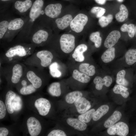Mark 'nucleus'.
I'll list each match as a JSON object with an SVG mask.
<instances>
[{"label": "nucleus", "instance_id": "1", "mask_svg": "<svg viewBox=\"0 0 136 136\" xmlns=\"http://www.w3.org/2000/svg\"><path fill=\"white\" fill-rule=\"evenodd\" d=\"M4 43V51L0 55L1 64L20 61L32 54L37 47L30 43L13 40Z\"/></svg>", "mask_w": 136, "mask_h": 136}, {"label": "nucleus", "instance_id": "2", "mask_svg": "<svg viewBox=\"0 0 136 136\" xmlns=\"http://www.w3.org/2000/svg\"><path fill=\"white\" fill-rule=\"evenodd\" d=\"M43 0H36L27 14V21L24 26L14 40L18 42H28L32 28L41 20L44 14Z\"/></svg>", "mask_w": 136, "mask_h": 136}, {"label": "nucleus", "instance_id": "3", "mask_svg": "<svg viewBox=\"0 0 136 136\" xmlns=\"http://www.w3.org/2000/svg\"><path fill=\"white\" fill-rule=\"evenodd\" d=\"M56 57L51 50H42L34 52L24 59L23 63L26 65L44 70L54 61Z\"/></svg>", "mask_w": 136, "mask_h": 136}, {"label": "nucleus", "instance_id": "4", "mask_svg": "<svg viewBox=\"0 0 136 136\" xmlns=\"http://www.w3.org/2000/svg\"><path fill=\"white\" fill-rule=\"evenodd\" d=\"M26 65L20 61L0 64V75H3L11 84L19 83L24 76Z\"/></svg>", "mask_w": 136, "mask_h": 136}, {"label": "nucleus", "instance_id": "5", "mask_svg": "<svg viewBox=\"0 0 136 136\" xmlns=\"http://www.w3.org/2000/svg\"><path fill=\"white\" fill-rule=\"evenodd\" d=\"M24 76L36 89L42 85L44 79L48 76V74L44 69L26 65Z\"/></svg>", "mask_w": 136, "mask_h": 136}, {"label": "nucleus", "instance_id": "6", "mask_svg": "<svg viewBox=\"0 0 136 136\" xmlns=\"http://www.w3.org/2000/svg\"><path fill=\"white\" fill-rule=\"evenodd\" d=\"M40 20L33 27L28 38V42L37 47L44 46L48 40L49 34L41 27Z\"/></svg>", "mask_w": 136, "mask_h": 136}, {"label": "nucleus", "instance_id": "7", "mask_svg": "<svg viewBox=\"0 0 136 136\" xmlns=\"http://www.w3.org/2000/svg\"><path fill=\"white\" fill-rule=\"evenodd\" d=\"M27 19L26 15L24 17L12 18L11 19L7 31L2 40L4 43L9 42L13 40L15 37L23 27Z\"/></svg>", "mask_w": 136, "mask_h": 136}, {"label": "nucleus", "instance_id": "8", "mask_svg": "<svg viewBox=\"0 0 136 136\" xmlns=\"http://www.w3.org/2000/svg\"><path fill=\"white\" fill-rule=\"evenodd\" d=\"M75 38L73 35L69 34L62 35L59 39L60 49L65 54L72 52L75 47Z\"/></svg>", "mask_w": 136, "mask_h": 136}, {"label": "nucleus", "instance_id": "9", "mask_svg": "<svg viewBox=\"0 0 136 136\" xmlns=\"http://www.w3.org/2000/svg\"><path fill=\"white\" fill-rule=\"evenodd\" d=\"M87 16L82 13L77 15L72 20L70 25L71 29L77 33H80L83 30L88 21Z\"/></svg>", "mask_w": 136, "mask_h": 136}, {"label": "nucleus", "instance_id": "10", "mask_svg": "<svg viewBox=\"0 0 136 136\" xmlns=\"http://www.w3.org/2000/svg\"><path fill=\"white\" fill-rule=\"evenodd\" d=\"M107 131L111 135L126 136L128 133L129 129L127 124L123 122H120L108 128Z\"/></svg>", "mask_w": 136, "mask_h": 136}, {"label": "nucleus", "instance_id": "11", "mask_svg": "<svg viewBox=\"0 0 136 136\" xmlns=\"http://www.w3.org/2000/svg\"><path fill=\"white\" fill-rule=\"evenodd\" d=\"M26 123L30 136H37L40 134L42 126L38 119L34 117H30L27 119Z\"/></svg>", "mask_w": 136, "mask_h": 136}, {"label": "nucleus", "instance_id": "12", "mask_svg": "<svg viewBox=\"0 0 136 136\" xmlns=\"http://www.w3.org/2000/svg\"><path fill=\"white\" fill-rule=\"evenodd\" d=\"M35 106L39 114L42 116L46 115L48 113L51 108L49 101L46 99L41 98L35 101Z\"/></svg>", "mask_w": 136, "mask_h": 136}, {"label": "nucleus", "instance_id": "13", "mask_svg": "<svg viewBox=\"0 0 136 136\" xmlns=\"http://www.w3.org/2000/svg\"><path fill=\"white\" fill-rule=\"evenodd\" d=\"M33 4L31 0L24 1L18 0L14 5L15 12L20 15H26L31 8Z\"/></svg>", "mask_w": 136, "mask_h": 136}, {"label": "nucleus", "instance_id": "14", "mask_svg": "<svg viewBox=\"0 0 136 136\" xmlns=\"http://www.w3.org/2000/svg\"><path fill=\"white\" fill-rule=\"evenodd\" d=\"M62 8L61 5L59 3L49 4L43 10V15L51 18H56L61 13Z\"/></svg>", "mask_w": 136, "mask_h": 136}, {"label": "nucleus", "instance_id": "15", "mask_svg": "<svg viewBox=\"0 0 136 136\" xmlns=\"http://www.w3.org/2000/svg\"><path fill=\"white\" fill-rule=\"evenodd\" d=\"M4 14H1L0 22V39L2 41L6 33L10 21L12 18L11 15Z\"/></svg>", "mask_w": 136, "mask_h": 136}, {"label": "nucleus", "instance_id": "16", "mask_svg": "<svg viewBox=\"0 0 136 136\" xmlns=\"http://www.w3.org/2000/svg\"><path fill=\"white\" fill-rule=\"evenodd\" d=\"M75 105L78 112L83 114L88 111L91 107L90 102L85 98L81 97L74 103Z\"/></svg>", "mask_w": 136, "mask_h": 136}, {"label": "nucleus", "instance_id": "17", "mask_svg": "<svg viewBox=\"0 0 136 136\" xmlns=\"http://www.w3.org/2000/svg\"><path fill=\"white\" fill-rule=\"evenodd\" d=\"M87 47L84 44H81L78 46L75 49L72 55V58L75 60L79 62H82L85 58L84 53L87 50Z\"/></svg>", "mask_w": 136, "mask_h": 136}, {"label": "nucleus", "instance_id": "18", "mask_svg": "<svg viewBox=\"0 0 136 136\" xmlns=\"http://www.w3.org/2000/svg\"><path fill=\"white\" fill-rule=\"evenodd\" d=\"M121 37L120 32L117 30L112 31L106 38L104 43V46L108 48L113 47L117 43Z\"/></svg>", "mask_w": 136, "mask_h": 136}, {"label": "nucleus", "instance_id": "19", "mask_svg": "<svg viewBox=\"0 0 136 136\" xmlns=\"http://www.w3.org/2000/svg\"><path fill=\"white\" fill-rule=\"evenodd\" d=\"M111 77L109 76H106L103 78L99 76L96 77L94 79L93 82L95 84L96 89L98 90H101L103 85L107 87L110 86L112 83Z\"/></svg>", "mask_w": 136, "mask_h": 136}, {"label": "nucleus", "instance_id": "20", "mask_svg": "<svg viewBox=\"0 0 136 136\" xmlns=\"http://www.w3.org/2000/svg\"><path fill=\"white\" fill-rule=\"evenodd\" d=\"M27 81L28 80L24 76L20 81L22 87L20 89L19 92L22 95L30 94L35 92L37 89L31 83L28 84Z\"/></svg>", "mask_w": 136, "mask_h": 136}, {"label": "nucleus", "instance_id": "21", "mask_svg": "<svg viewBox=\"0 0 136 136\" xmlns=\"http://www.w3.org/2000/svg\"><path fill=\"white\" fill-rule=\"evenodd\" d=\"M72 20V17L71 15L67 14L61 18L57 19L55 22L59 29L63 30L70 25Z\"/></svg>", "mask_w": 136, "mask_h": 136}, {"label": "nucleus", "instance_id": "22", "mask_svg": "<svg viewBox=\"0 0 136 136\" xmlns=\"http://www.w3.org/2000/svg\"><path fill=\"white\" fill-rule=\"evenodd\" d=\"M66 122L69 125L79 131H84L87 128V125L86 123L78 119L69 118L67 119Z\"/></svg>", "mask_w": 136, "mask_h": 136}, {"label": "nucleus", "instance_id": "23", "mask_svg": "<svg viewBox=\"0 0 136 136\" xmlns=\"http://www.w3.org/2000/svg\"><path fill=\"white\" fill-rule=\"evenodd\" d=\"M122 116L121 113L119 111H116L113 114L104 122V126L106 128L111 126L121 119Z\"/></svg>", "mask_w": 136, "mask_h": 136}, {"label": "nucleus", "instance_id": "24", "mask_svg": "<svg viewBox=\"0 0 136 136\" xmlns=\"http://www.w3.org/2000/svg\"><path fill=\"white\" fill-rule=\"evenodd\" d=\"M72 76L74 79L82 83H87L90 80V78L89 76L80 72L77 69L73 70Z\"/></svg>", "mask_w": 136, "mask_h": 136}, {"label": "nucleus", "instance_id": "25", "mask_svg": "<svg viewBox=\"0 0 136 136\" xmlns=\"http://www.w3.org/2000/svg\"><path fill=\"white\" fill-rule=\"evenodd\" d=\"M78 70L89 76H93L95 73L94 66L87 63L81 62L79 65Z\"/></svg>", "mask_w": 136, "mask_h": 136}, {"label": "nucleus", "instance_id": "26", "mask_svg": "<svg viewBox=\"0 0 136 136\" xmlns=\"http://www.w3.org/2000/svg\"><path fill=\"white\" fill-rule=\"evenodd\" d=\"M16 96L15 93L12 90H9L7 93L5 97V105L8 113L12 114L14 112L11 103L13 100Z\"/></svg>", "mask_w": 136, "mask_h": 136}, {"label": "nucleus", "instance_id": "27", "mask_svg": "<svg viewBox=\"0 0 136 136\" xmlns=\"http://www.w3.org/2000/svg\"><path fill=\"white\" fill-rule=\"evenodd\" d=\"M109 107L107 105H104L99 107L94 112L92 117V119L96 121L99 120L109 111Z\"/></svg>", "mask_w": 136, "mask_h": 136}, {"label": "nucleus", "instance_id": "28", "mask_svg": "<svg viewBox=\"0 0 136 136\" xmlns=\"http://www.w3.org/2000/svg\"><path fill=\"white\" fill-rule=\"evenodd\" d=\"M115 56V49L114 47L108 48L101 56L102 61L105 63L109 62L114 59Z\"/></svg>", "mask_w": 136, "mask_h": 136}, {"label": "nucleus", "instance_id": "29", "mask_svg": "<svg viewBox=\"0 0 136 136\" xmlns=\"http://www.w3.org/2000/svg\"><path fill=\"white\" fill-rule=\"evenodd\" d=\"M119 9V12L115 15V18L118 22H122L127 18L128 12L126 7L123 4H121L120 6Z\"/></svg>", "mask_w": 136, "mask_h": 136}, {"label": "nucleus", "instance_id": "30", "mask_svg": "<svg viewBox=\"0 0 136 136\" xmlns=\"http://www.w3.org/2000/svg\"><path fill=\"white\" fill-rule=\"evenodd\" d=\"M48 91L49 93L53 96H60L61 94L60 83L58 82L52 83L49 86Z\"/></svg>", "mask_w": 136, "mask_h": 136}, {"label": "nucleus", "instance_id": "31", "mask_svg": "<svg viewBox=\"0 0 136 136\" xmlns=\"http://www.w3.org/2000/svg\"><path fill=\"white\" fill-rule=\"evenodd\" d=\"M82 93L79 91H74L68 93L66 96L65 99L68 104H72L79 97H82Z\"/></svg>", "mask_w": 136, "mask_h": 136}, {"label": "nucleus", "instance_id": "32", "mask_svg": "<svg viewBox=\"0 0 136 136\" xmlns=\"http://www.w3.org/2000/svg\"><path fill=\"white\" fill-rule=\"evenodd\" d=\"M126 63L132 65L136 62V49H131L128 50L125 55Z\"/></svg>", "mask_w": 136, "mask_h": 136}, {"label": "nucleus", "instance_id": "33", "mask_svg": "<svg viewBox=\"0 0 136 136\" xmlns=\"http://www.w3.org/2000/svg\"><path fill=\"white\" fill-rule=\"evenodd\" d=\"M128 88L120 85H115L113 89L114 93L116 94H121L124 98H127L129 95V92L127 91Z\"/></svg>", "mask_w": 136, "mask_h": 136}, {"label": "nucleus", "instance_id": "34", "mask_svg": "<svg viewBox=\"0 0 136 136\" xmlns=\"http://www.w3.org/2000/svg\"><path fill=\"white\" fill-rule=\"evenodd\" d=\"M125 73L124 70H122L118 73L116 75V82L118 84L124 86L128 85V81L125 78Z\"/></svg>", "mask_w": 136, "mask_h": 136}, {"label": "nucleus", "instance_id": "35", "mask_svg": "<svg viewBox=\"0 0 136 136\" xmlns=\"http://www.w3.org/2000/svg\"><path fill=\"white\" fill-rule=\"evenodd\" d=\"M121 30L122 32H127L129 36L133 37L135 34V27L134 24H130L128 25L125 23L121 27Z\"/></svg>", "mask_w": 136, "mask_h": 136}, {"label": "nucleus", "instance_id": "36", "mask_svg": "<svg viewBox=\"0 0 136 136\" xmlns=\"http://www.w3.org/2000/svg\"><path fill=\"white\" fill-rule=\"evenodd\" d=\"M95 111V110L94 109L88 110L85 113L79 115L78 117V119L83 122L88 123L90 121L92 118Z\"/></svg>", "mask_w": 136, "mask_h": 136}, {"label": "nucleus", "instance_id": "37", "mask_svg": "<svg viewBox=\"0 0 136 136\" xmlns=\"http://www.w3.org/2000/svg\"><path fill=\"white\" fill-rule=\"evenodd\" d=\"M89 39L91 41L94 43L96 47L98 48L100 46L102 39L100 36V33L99 31L92 33L90 36Z\"/></svg>", "mask_w": 136, "mask_h": 136}, {"label": "nucleus", "instance_id": "38", "mask_svg": "<svg viewBox=\"0 0 136 136\" xmlns=\"http://www.w3.org/2000/svg\"><path fill=\"white\" fill-rule=\"evenodd\" d=\"M113 18V16L111 14H109L107 16H103L99 18L98 22L101 27H105L111 22Z\"/></svg>", "mask_w": 136, "mask_h": 136}, {"label": "nucleus", "instance_id": "39", "mask_svg": "<svg viewBox=\"0 0 136 136\" xmlns=\"http://www.w3.org/2000/svg\"><path fill=\"white\" fill-rule=\"evenodd\" d=\"M106 12L105 9L98 7H93L91 10V12L94 14L97 18H99L103 16Z\"/></svg>", "mask_w": 136, "mask_h": 136}, {"label": "nucleus", "instance_id": "40", "mask_svg": "<svg viewBox=\"0 0 136 136\" xmlns=\"http://www.w3.org/2000/svg\"><path fill=\"white\" fill-rule=\"evenodd\" d=\"M48 136H66V135L63 131L59 129H55L51 131Z\"/></svg>", "mask_w": 136, "mask_h": 136}, {"label": "nucleus", "instance_id": "41", "mask_svg": "<svg viewBox=\"0 0 136 136\" xmlns=\"http://www.w3.org/2000/svg\"><path fill=\"white\" fill-rule=\"evenodd\" d=\"M6 109L5 105L2 100H0V119H2L5 117L6 114Z\"/></svg>", "mask_w": 136, "mask_h": 136}, {"label": "nucleus", "instance_id": "42", "mask_svg": "<svg viewBox=\"0 0 136 136\" xmlns=\"http://www.w3.org/2000/svg\"><path fill=\"white\" fill-rule=\"evenodd\" d=\"M9 131L5 127H0V136H6L9 133Z\"/></svg>", "mask_w": 136, "mask_h": 136}, {"label": "nucleus", "instance_id": "43", "mask_svg": "<svg viewBox=\"0 0 136 136\" xmlns=\"http://www.w3.org/2000/svg\"><path fill=\"white\" fill-rule=\"evenodd\" d=\"M95 2L98 4L103 5L106 2V0H94Z\"/></svg>", "mask_w": 136, "mask_h": 136}, {"label": "nucleus", "instance_id": "44", "mask_svg": "<svg viewBox=\"0 0 136 136\" xmlns=\"http://www.w3.org/2000/svg\"><path fill=\"white\" fill-rule=\"evenodd\" d=\"M118 2H122L123 0H117Z\"/></svg>", "mask_w": 136, "mask_h": 136}, {"label": "nucleus", "instance_id": "45", "mask_svg": "<svg viewBox=\"0 0 136 136\" xmlns=\"http://www.w3.org/2000/svg\"><path fill=\"white\" fill-rule=\"evenodd\" d=\"M135 35L136 38V25L135 26Z\"/></svg>", "mask_w": 136, "mask_h": 136}, {"label": "nucleus", "instance_id": "46", "mask_svg": "<svg viewBox=\"0 0 136 136\" xmlns=\"http://www.w3.org/2000/svg\"><path fill=\"white\" fill-rule=\"evenodd\" d=\"M1 0V1H3L5 2V1H9L11 0Z\"/></svg>", "mask_w": 136, "mask_h": 136}, {"label": "nucleus", "instance_id": "47", "mask_svg": "<svg viewBox=\"0 0 136 136\" xmlns=\"http://www.w3.org/2000/svg\"><path fill=\"white\" fill-rule=\"evenodd\" d=\"M135 136H136V134L134 135Z\"/></svg>", "mask_w": 136, "mask_h": 136}, {"label": "nucleus", "instance_id": "48", "mask_svg": "<svg viewBox=\"0 0 136 136\" xmlns=\"http://www.w3.org/2000/svg\"></svg>", "mask_w": 136, "mask_h": 136}]
</instances>
